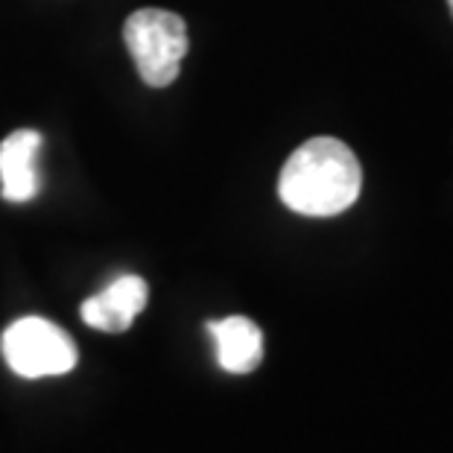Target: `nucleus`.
<instances>
[{"mask_svg":"<svg viewBox=\"0 0 453 453\" xmlns=\"http://www.w3.org/2000/svg\"><path fill=\"white\" fill-rule=\"evenodd\" d=\"M363 188L360 161L340 138H311L287 158L278 196L304 217H336L351 208Z\"/></svg>","mask_w":453,"mask_h":453,"instance_id":"1","label":"nucleus"},{"mask_svg":"<svg viewBox=\"0 0 453 453\" xmlns=\"http://www.w3.org/2000/svg\"><path fill=\"white\" fill-rule=\"evenodd\" d=\"M123 42L150 88H167L176 82L188 56V27L167 9H138L123 27Z\"/></svg>","mask_w":453,"mask_h":453,"instance_id":"2","label":"nucleus"},{"mask_svg":"<svg viewBox=\"0 0 453 453\" xmlns=\"http://www.w3.org/2000/svg\"><path fill=\"white\" fill-rule=\"evenodd\" d=\"M0 349L9 369L27 380L67 374L80 357L71 336L42 316H24L9 325L0 336Z\"/></svg>","mask_w":453,"mask_h":453,"instance_id":"3","label":"nucleus"},{"mask_svg":"<svg viewBox=\"0 0 453 453\" xmlns=\"http://www.w3.org/2000/svg\"><path fill=\"white\" fill-rule=\"evenodd\" d=\"M150 287L138 275H120L103 293L91 296L82 304V322L105 334L129 331L138 313L147 307Z\"/></svg>","mask_w":453,"mask_h":453,"instance_id":"4","label":"nucleus"},{"mask_svg":"<svg viewBox=\"0 0 453 453\" xmlns=\"http://www.w3.org/2000/svg\"><path fill=\"white\" fill-rule=\"evenodd\" d=\"M38 152L42 134L35 129H18L0 143V196L6 202H30L38 196Z\"/></svg>","mask_w":453,"mask_h":453,"instance_id":"5","label":"nucleus"},{"mask_svg":"<svg viewBox=\"0 0 453 453\" xmlns=\"http://www.w3.org/2000/svg\"><path fill=\"white\" fill-rule=\"evenodd\" d=\"M208 334L217 342V363L231 374L255 372L264 360V334L246 316L208 322Z\"/></svg>","mask_w":453,"mask_h":453,"instance_id":"6","label":"nucleus"},{"mask_svg":"<svg viewBox=\"0 0 453 453\" xmlns=\"http://www.w3.org/2000/svg\"><path fill=\"white\" fill-rule=\"evenodd\" d=\"M448 6H450V12H453V0H448Z\"/></svg>","mask_w":453,"mask_h":453,"instance_id":"7","label":"nucleus"}]
</instances>
